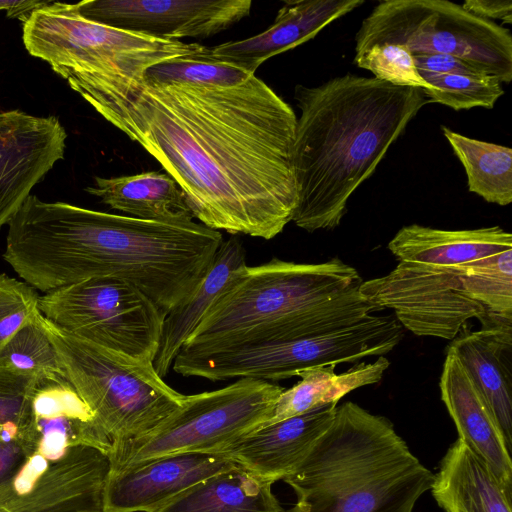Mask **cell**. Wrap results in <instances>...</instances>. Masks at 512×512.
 <instances>
[{"instance_id":"obj_1","label":"cell","mask_w":512,"mask_h":512,"mask_svg":"<svg viewBox=\"0 0 512 512\" xmlns=\"http://www.w3.org/2000/svg\"><path fill=\"white\" fill-rule=\"evenodd\" d=\"M57 74L161 164L201 224L269 240L292 221L297 117L255 73L208 48L143 74Z\"/></svg>"},{"instance_id":"obj_2","label":"cell","mask_w":512,"mask_h":512,"mask_svg":"<svg viewBox=\"0 0 512 512\" xmlns=\"http://www.w3.org/2000/svg\"><path fill=\"white\" fill-rule=\"evenodd\" d=\"M4 260L42 292L100 277L128 282L166 315L209 270L223 239L195 221L164 222L29 195L8 223Z\"/></svg>"},{"instance_id":"obj_3","label":"cell","mask_w":512,"mask_h":512,"mask_svg":"<svg viewBox=\"0 0 512 512\" xmlns=\"http://www.w3.org/2000/svg\"><path fill=\"white\" fill-rule=\"evenodd\" d=\"M300 110L293 148L298 202L292 221L310 233L333 230L356 189L422 107L423 89L347 73L295 86Z\"/></svg>"},{"instance_id":"obj_4","label":"cell","mask_w":512,"mask_h":512,"mask_svg":"<svg viewBox=\"0 0 512 512\" xmlns=\"http://www.w3.org/2000/svg\"><path fill=\"white\" fill-rule=\"evenodd\" d=\"M433 478L389 419L347 401L282 479L297 497L285 512H413Z\"/></svg>"},{"instance_id":"obj_5","label":"cell","mask_w":512,"mask_h":512,"mask_svg":"<svg viewBox=\"0 0 512 512\" xmlns=\"http://www.w3.org/2000/svg\"><path fill=\"white\" fill-rule=\"evenodd\" d=\"M65 378L94 414L113 444L141 438L176 411L185 395L145 362L77 337L42 314Z\"/></svg>"},{"instance_id":"obj_6","label":"cell","mask_w":512,"mask_h":512,"mask_svg":"<svg viewBox=\"0 0 512 512\" xmlns=\"http://www.w3.org/2000/svg\"><path fill=\"white\" fill-rule=\"evenodd\" d=\"M403 338V327L392 315H367L330 332L260 343L184 346L172 369L184 377L213 382L251 378L267 382L288 379L308 368L355 362L392 351Z\"/></svg>"},{"instance_id":"obj_7","label":"cell","mask_w":512,"mask_h":512,"mask_svg":"<svg viewBox=\"0 0 512 512\" xmlns=\"http://www.w3.org/2000/svg\"><path fill=\"white\" fill-rule=\"evenodd\" d=\"M363 282L332 258L316 264L273 258L234 272L184 346H202L288 318Z\"/></svg>"},{"instance_id":"obj_8","label":"cell","mask_w":512,"mask_h":512,"mask_svg":"<svg viewBox=\"0 0 512 512\" xmlns=\"http://www.w3.org/2000/svg\"><path fill=\"white\" fill-rule=\"evenodd\" d=\"M383 43L403 45L412 55H452L494 75L501 83L512 80L509 29L450 1L379 2L356 33L355 54Z\"/></svg>"},{"instance_id":"obj_9","label":"cell","mask_w":512,"mask_h":512,"mask_svg":"<svg viewBox=\"0 0 512 512\" xmlns=\"http://www.w3.org/2000/svg\"><path fill=\"white\" fill-rule=\"evenodd\" d=\"M283 390L273 382L240 378L217 390L185 395L150 433L112 445L110 472L164 455L221 453L269 419Z\"/></svg>"},{"instance_id":"obj_10","label":"cell","mask_w":512,"mask_h":512,"mask_svg":"<svg viewBox=\"0 0 512 512\" xmlns=\"http://www.w3.org/2000/svg\"><path fill=\"white\" fill-rule=\"evenodd\" d=\"M22 23L26 50L54 72L142 74L163 61L208 49L105 26L84 18L76 4L62 2L33 10Z\"/></svg>"},{"instance_id":"obj_11","label":"cell","mask_w":512,"mask_h":512,"mask_svg":"<svg viewBox=\"0 0 512 512\" xmlns=\"http://www.w3.org/2000/svg\"><path fill=\"white\" fill-rule=\"evenodd\" d=\"M39 310L77 337L154 362L165 315L128 282L100 277L54 289L39 297Z\"/></svg>"},{"instance_id":"obj_12","label":"cell","mask_w":512,"mask_h":512,"mask_svg":"<svg viewBox=\"0 0 512 512\" xmlns=\"http://www.w3.org/2000/svg\"><path fill=\"white\" fill-rule=\"evenodd\" d=\"M460 275L459 266L399 262L388 274L363 281L359 292L378 311L393 310L413 334L451 341L468 320L481 322L488 312L465 292Z\"/></svg>"},{"instance_id":"obj_13","label":"cell","mask_w":512,"mask_h":512,"mask_svg":"<svg viewBox=\"0 0 512 512\" xmlns=\"http://www.w3.org/2000/svg\"><path fill=\"white\" fill-rule=\"evenodd\" d=\"M109 472L108 455L94 447H71L54 462L36 451L0 483V512H101Z\"/></svg>"},{"instance_id":"obj_14","label":"cell","mask_w":512,"mask_h":512,"mask_svg":"<svg viewBox=\"0 0 512 512\" xmlns=\"http://www.w3.org/2000/svg\"><path fill=\"white\" fill-rule=\"evenodd\" d=\"M86 19L166 40L207 38L250 14L251 0H91L76 3Z\"/></svg>"},{"instance_id":"obj_15","label":"cell","mask_w":512,"mask_h":512,"mask_svg":"<svg viewBox=\"0 0 512 512\" xmlns=\"http://www.w3.org/2000/svg\"><path fill=\"white\" fill-rule=\"evenodd\" d=\"M66 138L55 116L0 112V227L9 223L32 188L64 158Z\"/></svg>"},{"instance_id":"obj_16","label":"cell","mask_w":512,"mask_h":512,"mask_svg":"<svg viewBox=\"0 0 512 512\" xmlns=\"http://www.w3.org/2000/svg\"><path fill=\"white\" fill-rule=\"evenodd\" d=\"M236 464L225 453L164 455L109 472L101 512H154L205 479Z\"/></svg>"},{"instance_id":"obj_17","label":"cell","mask_w":512,"mask_h":512,"mask_svg":"<svg viewBox=\"0 0 512 512\" xmlns=\"http://www.w3.org/2000/svg\"><path fill=\"white\" fill-rule=\"evenodd\" d=\"M332 403L282 421L260 426L226 447L236 465L275 483L289 475L331 424Z\"/></svg>"},{"instance_id":"obj_18","label":"cell","mask_w":512,"mask_h":512,"mask_svg":"<svg viewBox=\"0 0 512 512\" xmlns=\"http://www.w3.org/2000/svg\"><path fill=\"white\" fill-rule=\"evenodd\" d=\"M364 3L363 0H288L272 25L257 35L210 48L215 59L255 73L269 58L314 38L325 26Z\"/></svg>"},{"instance_id":"obj_19","label":"cell","mask_w":512,"mask_h":512,"mask_svg":"<svg viewBox=\"0 0 512 512\" xmlns=\"http://www.w3.org/2000/svg\"><path fill=\"white\" fill-rule=\"evenodd\" d=\"M31 412L37 452L50 462L79 445L109 455L112 441L98 428L93 412L64 376L37 379Z\"/></svg>"},{"instance_id":"obj_20","label":"cell","mask_w":512,"mask_h":512,"mask_svg":"<svg viewBox=\"0 0 512 512\" xmlns=\"http://www.w3.org/2000/svg\"><path fill=\"white\" fill-rule=\"evenodd\" d=\"M439 387L458 438L512 490L511 448L483 394L451 352L446 351Z\"/></svg>"},{"instance_id":"obj_21","label":"cell","mask_w":512,"mask_h":512,"mask_svg":"<svg viewBox=\"0 0 512 512\" xmlns=\"http://www.w3.org/2000/svg\"><path fill=\"white\" fill-rule=\"evenodd\" d=\"M446 351L481 391L512 448V318L495 317L478 331L464 327Z\"/></svg>"},{"instance_id":"obj_22","label":"cell","mask_w":512,"mask_h":512,"mask_svg":"<svg viewBox=\"0 0 512 512\" xmlns=\"http://www.w3.org/2000/svg\"><path fill=\"white\" fill-rule=\"evenodd\" d=\"M399 262L456 267L512 249V235L500 226L444 230L411 224L389 241Z\"/></svg>"},{"instance_id":"obj_23","label":"cell","mask_w":512,"mask_h":512,"mask_svg":"<svg viewBox=\"0 0 512 512\" xmlns=\"http://www.w3.org/2000/svg\"><path fill=\"white\" fill-rule=\"evenodd\" d=\"M430 490L444 512H512V490L459 438L441 459Z\"/></svg>"},{"instance_id":"obj_24","label":"cell","mask_w":512,"mask_h":512,"mask_svg":"<svg viewBox=\"0 0 512 512\" xmlns=\"http://www.w3.org/2000/svg\"><path fill=\"white\" fill-rule=\"evenodd\" d=\"M245 265L246 251L241 239L232 235L223 240L209 270L194 291L165 315L153 362L156 372L162 378L168 374L175 357L234 272Z\"/></svg>"},{"instance_id":"obj_25","label":"cell","mask_w":512,"mask_h":512,"mask_svg":"<svg viewBox=\"0 0 512 512\" xmlns=\"http://www.w3.org/2000/svg\"><path fill=\"white\" fill-rule=\"evenodd\" d=\"M85 188L114 210L126 216L153 221H192L186 197L168 174L157 171L111 178L95 177Z\"/></svg>"},{"instance_id":"obj_26","label":"cell","mask_w":512,"mask_h":512,"mask_svg":"<svg viewBox=\"0 0 512 512\" xmlns=\"http://www.w3.org/2000/svg\"><path fill=\"white\" fill-rule=\"evenodd\" d=\"M272 485L236 465L194 485L154 512H285Z\"/></svg>"},{"instance_id":"obj_27","label":"cell","mask_w":512,"mask_h":512,"mask_svg":"<svg viewBox=\"0 0 512 512\" xmlns=\"http://www.w3.org/2000/svg\"><path fill=\"white\" fill-rule=\"evenodd\" d=\"M336 364L312 367L300 371L301 378L294 386L284 389L278 397L269 419V425L306 413L312 409L336 403L348 393L366 385L376 384L390 366L384 356L373 362H360L342 373H336Z\"/></svg>"},{"instance_id":"obj_28","label":"cell","mask_w":512,"mask_h":512,"mask_svg":"<svg viewBox=\"0 0 512 512\" xmlns=\"http://www.w3.org/2000/svg\"><path fill=\"white\" fill-rule=\"evenodd\" d=\"M454 154L463 165L468 189L500 206L512 202V149L464 136L441 126Z\"/></svg>"},{"instance_id":"obj_29","label":"cell","mask_w":512,"mask_h":512,"mask_svg":"<svg viewBox=\"0 0 512 512\" xmlns=\"http://www.w3.org/2000/svg\"><path fill=\"white\" fill-rule=\"evenodd\" d=\"M465 292L487 311L512 316V249L460 265Z\"/></svg>"},{"instance_id":"obj_30","label":"cell","mask_w":512,"mask_h":512,"mask_svg":"<svg viewBox=\"0 0 512 512\" xmlns=\"http://www.w3.org/2000/svg\"><path fill=\"white\" fill-rule=\"evenodd\" d=\"M40 315L5 344L0 351V365L37 379L64 376L56 349L40 323Z\"/></svg>"},{"instance_id":"obj_31","label":"cell","mask_w":512,"mask_h":512,"mask_svg":"<svg viewBox=\"0 0 512 512\" xmlns=\"http://www.w3.org/2000/svg\"><path fill=\"white\" fill-rule=\"evenodd\" d=\"M430 85L423 90L430 103H439L456 111L474 107L491 109L504 94L494 75H457L419 72Z\"/></svg>"},{"instance_id":"obj_32","label":"cell","mask_w":512,"mask_h":512,"mask_svg":"<svg viewBox=\"0 0 512 512\" xmlns=\"http://www.w3.org/2000/svg\"><path fill=\"white\" fill-rule=\"evenodd\" d=\"M37 378L0 365V438H32V394Z\"/></svg>"},{"instance_id":"obj_33","label":"cell","mask_w":512,"mask_h":512,"mask_svg":"<svg viewBox=\"0 0 512 512\" xmlns=\"http://www.w3.org/2000/svg\"><path fill=\"white\" fill-rule=\"evenodd\" d=\"M354 64L370 71L376 79L394 86L428 89L414 62V56L403 45L375 44L355 54Z\"/></svg>"},{"instance_id":"obj_34","label":"cell","mask_w":512,"mask_h":512,"mask_svg":"<svg viewBox=\"0 0 512 512\" xmlns=\"http://www.w3.org/2000/svg\"><path fill=\"white\" fill-rule=\"evenodd\" d=\"M39 313V296L34 288L26 282L0 274V351Z\"/></svg>"},{"instance_id":"obj_35","label":"cell","mask_w":512,"mask_h":512,"mask_svg":"<svg viewBox=\"0 0 512 512\" xmlns=\"http://www.w3.org/2000/svg\"><path fill=\"white\" fill-rule=\"evenodd\" d=\"M413 56L415 66L419 72L470 76L488 75L487 72L475 65L452 55L422 54Z\"/></svg>"},{"instance_id":"obj_36","label":"cell","mask_w":512,"mask_h":512,"mask_svg":"<svg viewBox=\"0 0 512 512\" xmlns=\"http://www.w3.org/2000/svg\"><path fill=\"white\" fill-rule=\"evenodd\" d=\"M36 451L37 444L32 438H0V483L13 476Z\"/></svg>"},{"instance_id":"obj_37","label":"cell","mask_w":512,"mask_h":512,"mask_svg":"<svg viewBox=\"0 0 512 512\" xmlns=\"http://www.w3.org/2000/svg\"><path fill=\"white\" fill-rule=\"evenodd\" d=\"M462 7L469 13L489 20H500L505 24L512 23L511 0H466Z\"/></svg>"},{"instance_id":"obj_38","label":"cell","mask_w":512,"mask_h":512,"mask_svg":"<svg viewBox=\"0 0 512 512\" xmlns=\"http://www.w3.org/2000/svg\"><path fill=\"white\" fill-rule=\"evenodd\" d=\"M50 2L51 1L0 0V10H6L9 18H18L23 22L33 10L43 7Z\"/></svg>"}]
</instances>
